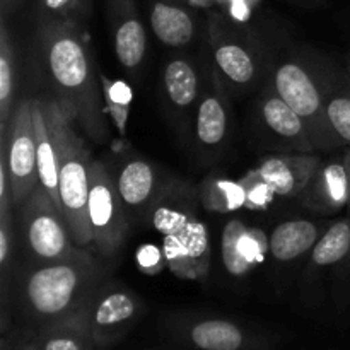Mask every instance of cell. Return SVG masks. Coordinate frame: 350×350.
I'll return each instance as SVG.
<instances>
[{
  "label": "cell",
  "instance_id": "6",
  "mask_svg": "<svg viewBox=\"0 0 350 350\" xmlns=\"http://www.w3.org/2000/svg\"><path fill=\"white\" fill-rule=\"evenodd\" d=\"M275 92L303 118L314 147H338L327 116V101L317 81L297 62H284L273 75Z\"/></svg>",
  "mask_w": 350,
  "mask_h": 350
},
{
  "label": "cell",
  "instance_id": "21",
  "mask_svg": "<svg viewBox=\"0 0 350 350\" xmlns=\"http://www.w3.org/2000/svg\"><path fill=\"white\" fill-rule=\"evenodd\" d=\"M7 17L0 19V142L7 139L12 118V96L16 85V55L9 36Z\"/></svg>",
  "mask_w": 350,
  "mask_h": 350
},
{
  "label": "cell",
  "instance_id": "26",
  "mask_svg": "<svg viewBox=\"0 0 350 350\" xmlns=\"http://www.w3.org/2000/svg\"><path fill=\"white\" fill-rule=\"evenodd\" d=\"M92 10V0H38V17L82 26Z\"/></svg>",
  "mask_w": 350,
  "mask_h": 350
},
{
  "label": "cell",
  "instance_id": "29",
  "mask_svg": "<svg viewBox=\"0 0 350 350\" xmlns=\"http://www.w3.org/2000/svg\"><path fill=\"white\" fill-rule=\"evenodd\" d=\"M193 219V215L188 212V208L183 204L178 205H161L154 212V226L163 236H170L183 229L188 222Z\"/></svg>",
  "mask_w": 350,
  "mask_h": 350
},
{
  "label": "cell",
  "instance_id": "22",
  "mask_svg": "<svg viewBox=\"0 0 350 350\" xmlns=\"http://www.w3.org/2000/svg\"><path fill=\"white\" fill-rule=\"evenodd\" d=\"M229 129L226 101L219 91L205 96L197 111V139L205 147H217L224 142Z\"/></svg>",
  "mask_w": 350,
  "mask_h": 350
},
{
  "label": "cell",
  "instance_id": "11",
  "mask_svg": "<svg viewBox=\"0 0 350 350\" xmlns=\"http://www.w3.org/2000/svg\"><path fill=\"white\" fill-rule=\"evenodd\" d=\"M269 250V239L260 229L248 228L239 219H231L224 226L221 239V255L228 272L243 277L252 272Z\"/></svg>",
  "mask_w": 350,
  "mask_h": 350
},
{
  "label": "cell",
  "instance_id": "8",
  "mask_svg": "<svg viewBox=\"0 0 350 350\" xmlns=\"http://www.w3.org/2000/svg\"><path fill=\"white\" fill-rule=\"evenodd\" d=\"M139 299L125 287L103 284L88 308V321L96 345L106 347L118 340L135 321Z\"/></svg>",
  "mask_w": 350,
  "mask_h": 350
},
{
  "label": "cell",
  "instance_id": "2",
  "mask_svg": "<svg viewBox=\"0 0 350 350\" xmlns=\"http://www.w3.org/2000/svg\"><path fill=\"white\" fill-rule=\"evenodd\" d=\"M103 279L105 269L85 252L36 267L23 284L27 318L41 330L55 321L82 313L103 287Z\"/></svg>",
  "mask_w": 350,
  "mask_h": 350
},
{
  "label": "cell",
  "instance_id": "1",
  "mask_svg": "<svg viewBox=\"0 0 350 350\" xmlns=\"http://www.w3.org/2000/svg\"><path fill=\"white\" fill-rule=\"evenodd\" d=\"M40 67L53 89V99L96 142L106 139L101 88L82 26L38 17Z\"/></svg>",
  "mask_w": 350,
  "mask_h": 350
},
{
  "label": "cell",
  "instance_id": "20",
  "mask_svg": "<svg viewBox=\"0 0 350 350\" xmlns=\"http://www.w3.org/2000/svg\"><path fill=\"white\" fill-rule=\"evenodd\" d=\"M116 188L123 204L129 208H139L146 205L156 190V173L149 163L133 159L120 170L116 178Z\"/></svg>",
  "mask_w": 350,
  "mask_h": 350
},
{
  "label": "cell",
  "instance_id": "24",
  "mask_svg": "<svg viewBox=\"0 0 350 350\" xmlns=\"http://www.w3.org/2000/svg\"><path fill=\"white\" fill-rule=\"evenodd\" d=\"M167 98L178 108H188L198 98V75L193 65L183 58H174L164 70Z\"/></svg>",
  "mask_w": 350,
  "mask_h": 350
},
{
  "label": "cell",
  "instance_id": "31",
  "mask_svg": "<svg viewBox=\"0 0 350 350\" xmlns=\"http://www.w3.org/2000/svg\"><path fill=\"white\" fill-rule=\"evenodd\" d=\"M12 221L10 212L0 214V265L5 267L7 258L10 255V243H12Z\"/></svg>",
  "mask_w": 350,
  "mask_h": 350
},
{
  "label": "cell",
  "instance_id": "4",
  "mask_svg": "<svg viewBox=\"0 0 350 350\" xmlns=\"http://www.w3.org/2000/svg\"><path fill=\"white\" fill-rule=\"evenodd\" d=\"M116 181L101 161H92L89 170V222L92 245L103 258H113L129 232V221Z\"/></svg>",
  "mask_w": 350,
  "mask_h": 350
},
{
  "label": "cell",
  "instance_id": "34",
  "mask_svg": "<svg viewBox=\"0 0 350 350\" xmlns=\"http://www.w3.org/2000/svg\"><path fill=\"white\" fill-rule=\"evenodd\" d=\"M190 3H193V5H202V7H208L212 5V3L215 2V0H188Z\"/></svg>",
  "mask_w": 350,
  "mask_h": 350
},
{
  "label": "cell",
  "instance_id": "25",
  "mask_svg": "<svg viewBox=\"0 0 350 350\" xmlns=\"http://www.w3.org/2000/svg\"><path fill=\"white\" fill-rule=\"evenodd\" d=\"M350 253V217L334 222L311 250V262L330 267L347 258Z\"/></svg>",
  "mask_w": 350,
  "mask_h": 350
},
{
  "label": "cell",
  "instance_id": "28",
  "mask_svg": "<svg viewBox=\"0 0 350 350\" xmlns=\"http://www.w3.org/2000/svg\"><path fill=\"white\" fill-rule=\"evenodd\" d=\"M327 116L338 146L350 147V88L327 98Z\"/></svg>",
  "mask_w": 350,
  "mask_h": 350
},
{
  "label": "cell",
  "instance_id": "3",
  "mask_svg": "<svg viewBox=\"0 0 350 350\" xmlns=\"http://www.w3.org/2000/svg\"><path fill=\"white\" fill-rule=\"evenodd\" d=\"M58 161L64 217L77 246L92 245L89 222V170L91 154L74 129V120L55 99H40Z\"/></svg>",
  "mask_w": 350,
  "mask_h": 350
},
{
  "label": "cell",
  "instance_id": "16",
  "mask_svg": "<svg viewBox=\"0 0 350 350\" xmlns=\"http://www.w3.org/2000/svg\"><path fill=\"white\" fill-rule=\"evenodd\" d=\"M150 27L167 46H185L195 36V19L183 5L173 0H152Z\"/></svg>",
  "mask_w": 350,
  "mask_h": 350
},
{
  "label": "cell",
  "instance_id": "18",
  "mask_svg": "<svg viewBox=\"0 0 350 350\" xmlns=\"http://www.w3.org/2000/svg\"><path fill=\"white\" fill-rule=\"evenodd\" d=\"M36 342L41 350H94L88 310L38 330Z\"/></svg>",
  "mask_w": 350,
  "mask_h": 350
},
{
  "label": "cell",
  "instance_id": "35",
  "mask_svg": "<svg viewBox=\"0 0 350 350\" xmlns=\"http://www.w3.org/2000/svg\"><path fill=\"white\" fill-rule=\"evenodd\" d=\"M344 157H345V163H347V166H349V173H350V147L347 149V152L344 154ZM349 211H350V202H349Z\"/></svg>",
  "mask_w": 350,
  "mask_h": 350
},
{
  "label": "cell",
  "instance_id": "30",
  "mask_svg": "<svg viewBox=\"0 0 350 350\" xmlns=\"http://www.w3.org/2000/svg\"><path fill=\"white\" fill-rule=\"evenodd\" d=\"M243 191H245L246 197V205L252 208H263L272 202L273 198V191L270 190L269 185L265 183L262 176L258 174V171L255 173H250L248 176L243 178L241 181Z\"/></svg>",
  "mask_w": 350,
  "mask_h": 350
},
{
  "label": "cell",
  "instance_id": "33",
  "mask_svg": "<svg viewBox=\"0 0 350 350\" xmlns=\"http://www.w3.org/2000/svg\"><path fill=\"white\" fill-rule=\"evenodd\" d=\"M17 350H41L40 345H38L36 340L33 342H26V344H23L21 347H17Z\"/></svg>",
  "mask_w": 350,
  "mask_h": 350
},
{
  "label": "cell",
  "instance_id": "10",
  "mask_svg": "<svg viewBox=\"0 0 350 350\" xmlns=\"http://www.w3.org/2000/svg\"><path fill=\"white\" fill-rule=\"evenodd\" d=\"M113 46L120 65L133 70L147 53V33L135 0H106Z\"/></svg>",
  "mask_w": 350,
  "mask_h": 350
},
{
  "label": "cell",
  "instance_id": "7",
  "mask_svg": "<svg viewBox=\"0 0 350 350\" xmlns=\"http://www.w3.org/2000/svg\"><path fill=\"white\" fill-rule=\"evenodd\" d=\"M0 150L7 159L12 205H23L40 185L33 99H23L14 108L7 139L0 142Z\"/></svg>",
  "mask_w": 350,
  "mask_h": 350
},
{
  "label": "cell",
  "instance_id": "15",
  "mask_svg": "<svg viewBox=\"0 0 350 350\" xmlns=\"http://www.w3.org/2000/svg\"><path fill=\"white\" fill-rule=\"evenodd\" d=\"M262 122L272 135L293 144L297 149H314L303 118L275 91L263 99Z\"/></svg>",
  "mask_w": 350,
  "mask_h": 350
},
{
  "label": "cell",
  "instance_id": "36",
  "mask_svg": "<svg viewBox=\"0 0 350 350\" xmlns=\"http://www.w3.org/2000/svg\"><path fill=\"white\" fill-rule=\"evenodd\" d=\"M349 88H350V67H349Z\"/></svg>",
  "mask_w": 350,
  "mask_h": 350
},
{
  "label": "cell",
  "instance_id": "9",
  "mask_svg": "<svg viewBox=\"0 0 350 350\" xmlns=\"http://www.w3.org/2000/svg\"><path fill=\"white\" fill-rule=\"evenodd\" d=\"M164 262L181 279H200L211 265L207 226L191 219L183 229L164 236Z\"/></svg>",
  "mask_w": 350,
  "mask_h": 350
},
{
  "label": "cell",
  "instance_id": "32",
  "mask_svg": "<svg viewBox=\"0 0 350 350\" xmlns=\"http://www.w3.org/2000/svg\"><path fill=\"white\" fill-rule=\"evenodd\" d=\"M23 2L24 0H0V10H2V16L7 17L9 14L16 12Z\"/></svg>",
  "mask_w": 350,
  "mask_h": 350
},
{
  "label": "cell",
  "instance_id": "17",
  "mask_svg": "<svg viewBox=\"0 0 350 350\" xmlns=\"http://www.w3.org/2000/svg\"><path fill=\"white\" fill-rule=\"evenodd\" d=\"M33 116L34 130H36V154H38V174H40V185L48 191L53 204L64 215L60 200V180H58V161L57 149H55L53 137L48 129L46 118H44L43 108L40 99H33Z\"/></svg>",
  "mask_w": 350,
  "mask_h": 350
},
{
  "label": "cell",
  "instance_id": "5",
  "mask_svg": "<svg viewBox=\"0 0 350 350\" xmlns=\"http://www.w3.org/2000/svg\"><path fill=\"white\" fill-rule=\"evenodd\" d=\"M23 228L27 246L40 262H62L82 252L74 243L65 217L41 185L24 202Z\"/></svg>",
  "mask_w": 350,
  "mask_h": 350
},
{
  "label": "cell",
  "instance_id": "19",
  "mask_svg": "<svg viewBox=\"0 0 350 350\" xmlns=\"http://www.w3.org/2000/svg\"><path fill=\"white\" fill-rule=\"evenodd\" d=\"M320 228L311 221L297 219L277 226L269 238V252L279 262H293L313 250L318 243Z\"/></svg>",
  "mask_w": 350,
  "mask_h": 350
},
{
  "label": "cell",
  "instance_id": "12",
  "mask_svg": "<svg viewBox=\"0 0 350 350\" xmlns=\"http://www.w3.org/2000/svg\"><path fill=\"white\" fill-rule=\"evenodd\" d=\"M304 204L321 212H337L349 207L350 173L345 157L323 164L303 190Z\"/></svg>",
  "mask_w": 350,
  "mask_h": 350
},
{
  "label": "cell",
  "instance_id": "23",
  "mask_svg": "<svg viewBox=\"0 0 350 350\" xmlns=\"http://www.w3.org/2000/svg\"><path fill=\"white\" fill-rule=\"evenodd\" d=\"M190 340L202 350H241L245 334L231 321L204 320L191 327Z\"/></svg>",
  "mask_w": 350,
  "mask_h": 350
},
{
  "label": "cell",
  "instance_id": "27",
  "mask_svg": "<svg viewBox=\"0 0 350 350\" xmlns=\"http://www.w3.org/2000/svg\"><path fill=\"white\" fill-rule=\"evenodd\" d=\"M204 200L214 211L231 212L234 208L246 205L245 191L241 183L215 180L204 188Z\"/></svg>",
  "mask_w": 350,
  "mask_h": 350
},
{
  "label": "cell",
  "instance_id": "14",
  "mask_svg": "<svg viewBox=\"0 0 350 350\" xmlns=\"http://www.w3.org/2000/svg\"><path fill=\"white\" fill-rule=\"evenodd\" d=\"M212 53L219 70L236 85H250L256 77L258 64L252 50L236 36L222 33L219 23L212 24Z\"/></svg>",
  "mask_w": 350,
  "mask_h": 350
},
{
  "label": "cell",
  "instance_id": "13",
  "mask_svg": "<svg viewBox=\"0 0 350 350\" xmlns=\"http://www.w3.org/2000/svg\"><path fill=\"white\" fill-rule=\"evenodd\" d=\"M318 167L320 159L313 156H270L262 161L256 171L273 193L294 197L303 193Z\"/></svg>",
  "mask_w": 350,
  "mask_h": 350
}]
</instances>
